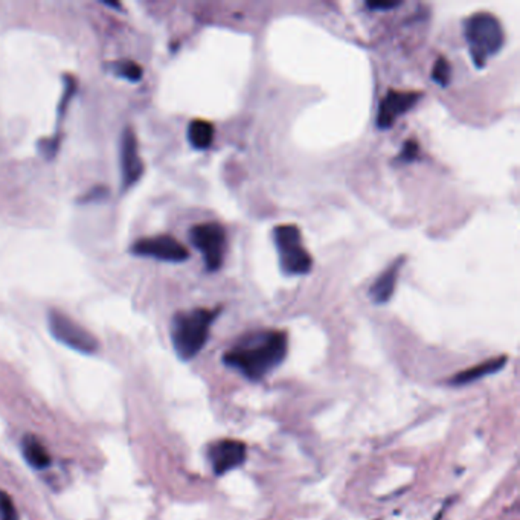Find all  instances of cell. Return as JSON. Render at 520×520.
<instances>
[{
    "label": "cell",
    "mask_w": 520,
    "mask_h": 520,
    "mask_svg": "<svg viewBox=\"0 0 520 520\" xmlns=\"http://www.w3.org/2000/svg\"><path fill=\"white\" fill-rule=\"evenodd\" d=\"M287 356V334L278 330L252 331L238 339L225 352L223 362L241 372L246 379L258 381L264 379Z\"/></svg>",
    "instance_id": "cell-1"
},
{
    "label": "cell",
    "mask_w": 520,
    "mask_h": 520,
    "mask_svg": "<svg viewBox=\"0 0 520 520\" xmlns=\"http://www.w3.org/2000/svg\"><path fill=\"white\" fill-rule=\"evenodd\" d=\"M220 312L221 308H194L174 316L171 323V342L180 359L188 362L203 350L211 325Z\"/></svg>",
    "instance_id": "cell-2"
},
{
    "label": "cell",
    "mask_w": 520,
    "mask_h": 520,
    "mask_svg": "<svg viewBox=\"0 0 520 520\" xmlns=\"http://www.w3.org/2000/svg\"><path fill=\"white\" fill-rule=\"evenodd\" d=\"M464 37L470 50L473 64L486 68L488 59L503 48L505 34L501 21L490 12H476L464 23Z\"/></svg>",
    "instance_id": "cell-3"
},
{
    "label": "cell",
    "mask_w": 520,
    "mask_h": 520,
    "mask_svg": "<svg viewBox=\"0 0 520 520\" xmlns=\"http://www.w3.org/2000/svg\"><path fill=\"white\" fill-rule=\"evenodd\" d=\"M273 243L279 257L281 272L286 277H301L312 272L313 259L302 243L296 225H279L273 229Z\"/></svg>",
    "instance_id": "cell-4"
},
{
    "label": "cell",
    "mask_w": 520,
    "mask_h": 520,
    "mask_svg": "<svg viewBox=\"0 0 520 520\" xmlns=\"http://www.w3.org/2000/svg\"><path fill=\"white\" fill-rule=\"evenodd\" d=\"M191 244L203 257L208 272H217L225 261L226 254V230L220 223L208 221L190 229Z\"/></svg>",
    "instance_id": "cell-5"
},
{
    "label": "cell",
    "mask_w": 520,
    "mask_h": 520,
    "mask_svg": "<svg viewBox=\"0 0 520 520\" xmlns=\"http://www.w3.org/2000/svg\"><path fill=\"white\" fill-rule=\"evenodd\" d=\"M49 331L60 343L81 354H95L99 348L97 337L66 313L50 310L48 314Z\"/></svg>",
    "instance_id": "cell-6"
},
{
    "label": "cell",
    "mask_w": 520,
    "mask_h": 520,
    "mask_svg": "<svg viewBox=\"0 0 520 520\" xmlns=\"http://www.w3.org/2000/svg\"><path fill=\"white\" fill-rule=\"evenodd\" d=\"M132 254L165 263H185L190 258V252L185 246L170 235H156L134 241Z\"/></svg>",
    "instance_id": "cell-7"
},
{
    "label": "cell",
    "mask_w": 520,
    "mask_h": 520,
    "mask_svg": "<svg viewBox=\"0 0 520 520\" xmlns=\"http://www.w3.org/2000/svg\"><path fill=\"white\" fill-rule=\"evenodd\" d=\"M421 97V92L389 90L386 95L383 97L379 106L377 127L380 130L391 128L397 122V119L417 106Z\"/></svg>",
    "instance_id": "cell-8"
},
{
    "label": "cell",
    "mask_w": 520,
    "mask_h": 520,
    "mask_svg": "<svg viewBox=\"0 0 520 520\" xmlns=\"http://www.w3.org/2000/svg\"><path fill=\"white\" fill-rule=\"evenodd\" d=\"M121 174H122V188L128 190L141 179L143 172V163L139 156L138 139L133 128L127 127L121 136Z\"/></svg>",
    "instance_id": "cell-9"
},
{
    "label": "cell",
    "mask_w": 520,
    "mask_h": 520,
    "mask_svg": "<svg viewBox=\"0 0 520 520\" xmlns=\"http://www.w3.org/2000/svg\"><path fill=\"white\" fill-rule=\"evenodd\" d=\"M208 458L214 473L221 476L243 464L246 459V446L234 439H223L209 446Z\"/></svg>",
    "instance_id": "cell-10"
},
{
    "label": "cell",
    "mask_w": 520,
    "mask_h": 520,
    "mask_svg": "<svg viewBox=\"0 0 520 520\" xmlns=\"http://www.w3.org/2000/svg\"><path fill=\"white\" fill-rule=\"evenodd\" d=\"M404 263H406V257L401 255L399 258H395L394 261L380 273V277L374 281L372 286L370 287V298L374 304H386V302H389V299L392 298L397 278H399V273Z\"/></svg>",
    "instance_id": "cell-11"
},
{
    "label": "cell",
    "mask_w": 520,
    "mask_h": 520,
    "mask_svg": "<svg viewBox=\"0 0 520 520\" xmlns=\"http://www.w3.org/2000/svg\"><path fill=\"white\" fill-rule=\"evenodd\" d=\"M505 363H507V357H505V356L490 359V360H487V362L479 363V365L470 368V370H466V371L457 374L450 380V383H452V385H457V386L468 385V383L476 381V380H479L482 377H487V375L496 374L497 371H501L502 368L505 366Z\"/></svg>",
    "instance_id": "cell-12"
},
{
    "label": "cell",
    "mask_w": 520,
    "mask_h": 520,
    "mask_svg": "<svg viewBox=\"0 0 520 520\" xmlns=\"http://www.w3.org/2000/svg\"><path fill=\"white\" fill-rule=\"evenodd\" d=\"M215 128L209 121L194 119L188 126V141L196 150H208L212 146Z\"/></svg>",
    "instance_id": "cell-13"
},
{
    "label": "cell",
    "mask_w": 520,
    "mask_h": 520,
    "mask_svg": "<svg viewBox=\"0 0 520 520\" xmlns=\"http://www.w3.org/2000/svg\"><path fill=\"white\" fill-rule=\"evenodd\" d=\"M21 452H23L25 461L32 468L43 470V468L49 467V464H50L49 453L46 452V449L43 447V444L39 441L37 438L25 437L23 443H21Z\"/></svg>",
    "instance_id": "cell-14"
},
{
    "label": "cell",
    "mask_w": 520,
    "mask_h": 520,
    "mask_svg": "<svg viewBox=\"0 0 520 520\" xmlns=\"http://www.w3.org/2000/svg\"><path fill=\"white\" fill-rule=\"evenodd\" d=\"M112 69L118 77L127 79L130 83L141 81L143 75L142 68L133 60H119L117 63H113Z\"/></svg>",
    "instance_id": "cell-15"
},
{
    "label": "cell",
    "mask_w": 520,
    "mask_h": 520,
    "mask_svg": "<svg viewBox=\"0 0 520 520\" xmlns=\"http://www.w3.org/2000/svg\"><path fill=\"white\" fill-rule=\"evenodd\" d=\"M432 79L441 88H447L452 81V66L444 57H438L432 69Z\"/></svg>",
    "instance_id": "cell-16"
},
{
    "label": "cell",
    "mask_w": 520,
    "mask_h": 520,
    "mask_svg": "<svg viewBox=\"0 0 520 520\" xmlns=\"http://www.w3.org/2000/svg\"><path fill=\"white\" fill-rule=\"evenodd\" d=\"M418 153H420V147H418V142L414 139H408L404 142L401 153L397 157V161L400 163H410L417 161Z\"/></svg>",
    "instance_id": "cell-17"
},
{
    "label": "cell",
    "mask_w": 520,
    "mask_h": 520,
    "mask_svg": "<svg viewBox=\"0 0 520 520\" xmlns=\"http://www.w3.org/2000/svg\"><path fill=\"white\" fill-rule=\"evenodd\" d=\"M0 516H2V520H17V510L14 507V503L11 501V497L0 491Z\"/></svg>",
    "instance_id": "cell-18"
},
{
    "label": "cell",
    "mask_w": 520,
    "mask_h": 520,
    "mask_svg": "<svg viewBox=\"0 0 520 520\" xmlns=\"http://www.w3.org/2000/svg\"><path fill=\"white\" fill-rule=\"evenodd\" d=\"M108 197V190L104 186H97L90 190L89 192H86L84 196L79 200V203H92V201H101Z\"/></svg>",
    "instance_id": "cell-19"
},
{
    "label": "cell",
    "mask_w": 520,
    "mask_h": 520,
    "mask_svg": "<svg viewBox=\"0 0 520 520\" xmlns=\"http://www.w3.org/2000/svg\"><path fill=\"white\" fill-rule=\"evenodd\" d=\"M401 2H366V8H370L372 11H388V10H394L397 6H400Z\"/></svg>",
    "instance_id": "cell-20"
}]
</instances>
